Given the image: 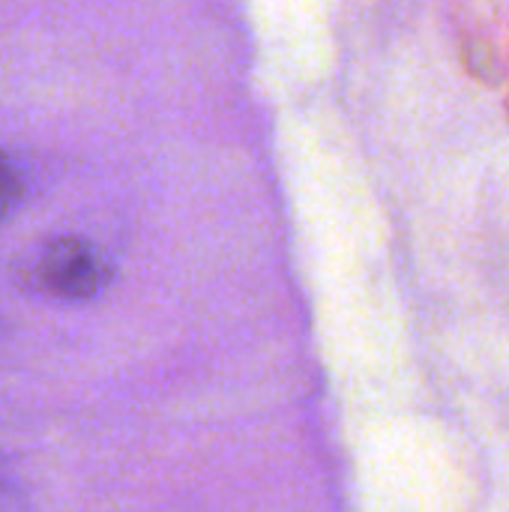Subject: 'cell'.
I'll list each match as a JSON object with an SVG mask.
<instances>
[{"label":"cell","mask_w":509,"mask_h":512,"mask_svg":"<svg viewBox=\"0 0 509 512\" xmlns=\"http://www.w3.org/2000/svg\"><path fill=\"white\" fill-rule=\"evenodd\" d=\"M42 291L60 300H90L108 282V264L96 246L81 237H57L36 264Z\"/></svg>","instance_id":"obj_1"},{"label":"cell","mask_w":509,"mask_h":512,"mask_svg":"<svg viewBox=\"0 0 509 512\" xmlns=\"http://www.w3.org/2000/svg\"><path fill=\"white\" fill-rule=\"evenodd\" d=\"M24 198V180L21 171L12 165L6 153H0V222L21 204Z\"/></svg>","instance_id":"obj_3"},{"label":"cell","mask_w":509,"mask_h":512,"mask_svg":"<svg viewBox=\"0 0 509 512\" xmlns=\"http://www.w3.org/2000/svg\"><path fill=\"white\" fill-rule=\"evenodd\" d=\"M459 60H462V69L483 87H501L507 78V69L498 57V48L489 39L465 36L459 45Z\"/></svg>","instance_id":"obj_2"}]
</instances>
